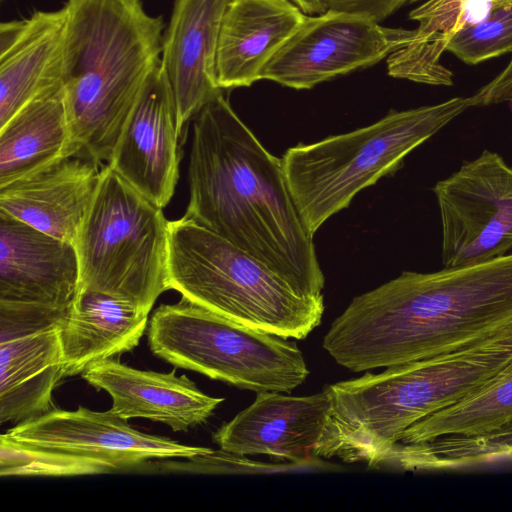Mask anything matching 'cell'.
Instances as JSON below:
<instances>
[{"mask_svg":"<svg viewBox=\"0 0 512 512\" xmlns=\"http://www.w3.org/2000/svg\"><path fill=\"white\" fill-rule=\"evenodd\" d=\"M183 216L220 235L306 295L324 298L313 236L272 155L223 93L194 116Z\"/></svg>","mask_w":512,"mask_h":512,"instance_id":"6da1fadb","label":"cell"},{"mask_svg":"<svg viewBox=\"0 0 512 512\" xmlns=\"http://www.w3.org/2000/svg\"><path fill=\"white\" fill-rule=\"evenodd\" d=\"M512 327V253L433 273L405 271L353 298L323 348L362 372L453 352Z\"/></svg>","mask_w":512,"mask_h":512,"instance_id":"7a4b0ae2","label":"cell"},{"mask_svg":"<svg viewBox=\"0 0 512 512\" xmlns=\"http://www.w3.org/2000/svg\"><path fill=\"white\" fill-rule=\"evenodd\" d=\"M63 97L77 155L99 165L114 148L149 75L165 24L142 0H66Z\"/></svg>","mask_w":512,"mask_h":512,"instance_id":"3957f363","label":"cell"},{"mask_svg":"<svg viewBox=\"0 0 512 512\" xmlns=\"http://www.w3.org/2000/svg\"><path fill=\"white\" fill-rule=\"evenodd\" d=\"M512 364V327L453 352L326 386L319 457L375 468L411 425L477 392Z\"/></svg>","mask_w":512,"mask_h":512,"instance_id":"277c9868","label":"cell"},{"mask_svg":"<svg viewBox=\"0 0 512 512\" xmlns=\"http://www.w3.org/2000/svg\"><path fill=\"white\" fill-rule=\"evenodd\" d=\"M168 284L224 318L304 339L321 322L324 298L304 294L220 235L184 217L169 221Z\"/></svg>","mask_w":512,"mask_h":512,"instance_id":"5b68a950","label":"cell"},{"mask_svg":"<svg viewBox=\"0 0 512 512\" xmlns=\"http://www.w3.org/2000/svg\"><path fill=\"white\" fill-rule=\"evenodd\" d=\"M469 107L471 97H454L391 111L367 127L289 148L281 158L287 184L310 233Z\"/></svg>","mask_w":512,"mask_h":512,"instance_id":"8992f818","label":"cell"},{"mask_svg":"<svg viewBox=\"0 0 512 512\" xmlns=\"http://www.w3.org/2000/svg\"><path fill=\"white\" fill-rule=\"evenodd\" d=\"M168 224L162 208L102 166L74 243L78 286L116 295L150 313L170 290Z\"/></svg>","mask_w":512,"mask_h":512,"instance_id":"52a82bcc","label":"cell"},{"mask_svg":"<svg viewBox=\"0 0 512 512\" xmlns=\"http://www.w3.org/2000/svg\"><path fill=\"white\" fill-rule=\"evenodd\" d=\"M148 343L155 356L177 368L256 393H290L309 375L295 341L239 324L184 297L154 311Z\"/></svg>","mask_w":512,"mask_h":512,"instance_id":"ba28073f","label":"cell"},{"mask_svg":"<svg viewBox=\"0 0 512 512\" xmlns=\"http://www.w3.org/2000/svg\"><path fill=\"white\" fill-rule=\"evenodd\" d=\"M445 268L474 265L512 249V167L484 150L433 188Z\"/></svg>","mask_w":512,"mask_h":512,"instance_id":"9c48e42d","label":"cell"},{"mask_svg":"<svg viewBox=\"0 0 512 512\" xmlns=\"http://www.w3.org/2000/svg\"><path fill=\"white\" fill-rule=\"evenodd\" d=\"M413 30L390 28L358 13L327 9L307 16L261 72L270 80L296 90L354 70L366 68L405 45Z\"/></svg>","mask_w":512,"mask_h":512,"instance_id":"30bf717a","label":"cell"},{"mask_svg":"<svg viewBox=\"0 0 512 512\" xmlns=\"http://www.w3.org/2000/svg\"><path fill=\"white\" fill-rule=\"evenodd\" d=\"M6 433L24 443L100 460L113 471L136 470L157 459H187L213 451L138 431L111 409L97 412L82 406L73 411L54 408L17 423Z\"/></svg>","mask_w":512,"mask_h":512,"instance_id":"8fae6325","label":"cell"},{"mask_svg":"<svg viewBox=\"0 0 512 512\" xmlns=\"http://www.w3.org/2000/svg\"><path fill=\"white\" fill-rule=\"evenodd\" d=\"M79 284L74 244L0 211V309L64 325Z\"/></svg>","mask_w":512,"mask_h":512,"instance_id":"7c38bea8","label":"cell"},{"mask_svg":"<svg viewBox=\"0 0 512 512\" xmlns=\"http://www.w3.org/2000/svg\"><path fill=\"white\" fill-rule=\"evenodd\" d=\"M179 136L173 93L160 62L145 82L106 165L163 209L179 178Z\"/></svg>","mask_w":512,"mask_h":512,"instance_id":"4fadbf2b","label":"cell"},{"mask_svg":"<svg viewBox=\"0 0 512 512\" xmlns=\"http://www.w3.org/2000/svg\"><path fill=\"white\" fill-rule=\"evenodd\" d=\"M331 409L326 388L310 396L258 392L253 403L212 438L228 453L268 455L300 465L318 458Z\"/></svg>","mask_w":512,"mask_h":512,"instance_id":"5bb4252c","label":"cell"},{"mask_svg":"<svg viewBox=\"0 0 512 512\" xmlns=\"http://www.w3.org/2000/svg\"><path fill=\"white\" fill-rule=\"evenodd\" d=\"M62 325L40 316L0 311V423L22 422L54 409L64 377Z\"/></svg>","mask_w":512,"mask_h":512,"instance_id":"9a60e30c","label":"cell"},{"mask_svg":"<svg viewBox=\"0 0 512 512\" xmlns=\"http://www.w3.org/2000/svg\"><path fill=\"white\" fill-rule=\"evenodd\" d=\"M229 0H175L164 30L161 67L170 84L181 134L184 125L222 93L216 52Z\"/></svg>","mask_w":512,"mask_h":512,"instance_id":"2e32d148","label":"cell"},{"mask_svg":"<svg viewBox=\"0 0 512 512\" xmlns=\"http://www.w3.org/2000/svg\"><path fill=\"white\" fill-rule=\"evenodd\" d=\"M67 10L0 25V127L34 100L62 90Z\"/></svg>","mask_w":512,"mask_h":512,"instance_id":"e0dca14e","label":"cell"},{"mask_svg":"<svg viewBox=\"0 0 512 512\" xmlns=\"http://www.w3.org/2000/svg\"><path fill=\"white\" fill-rule=\"evenodd\" d=\"M97 390L112 399L114 413L124 419L144 418L187 432L205 423L224 398L211 397L187 376L140 370L116 358L91 363L81 374Z\"/></svg>","mask_w":512,"mask_h":512,"instance_id":"ac0fdd59","label":"cell"},{"mask_svg":"<svg viewBox=\"0 0 512 512\" xmlns=\"http://www.w3.org/2000/svg\"><path fill=\"white\" fill-rule=\"evenodd\" d=\"M100 166L74 155L0 186V211L74 244L96 191Z\"/></svg>","mask_w":512,"mask_h":512,"instance_id":"d6986e66","label":"cell"},{"mask_svg":"<svg viewBox=\"0 0 512 512\" xmlns=\"http://www.w3.org/2000/svg\"><path fill=\"white\" fill-rule=\"evenodd\" d=\"M307 18L291 0H229L219 31L220 89L249 87Z\"/></svg>","mask_w":512,"mask_h":512,"instance_id":"ffe728a7","label":"cell"},{"mask_svg":"<svg viewBox=\"0 0 512 512\" xmlns=\"http://www.w3.org/2000/svg\"><path fill=\"white\" fill-rule=\"evenodd\" d=\"M494 0H428L410 11L418 26L402 47L388 56L391 77L417 83L451 86L453 73L441 63L450 39L461 29L484 20Z\"/></svg>","mask_w":512,"mask_h":512,"instance_id":"44dd1931","label":"cell"},{"mask_svg":"<svg viewBox=\"0 0 512 512\" xmlns=\"http://www.w3.org/2000/svg\"><path fill=\"white\" fill-rule=\"evenodd\" d=\"M74 155L60 90L27 104L0 127V186Z\"/></svg>","mask_w":512,"mask_h":512,"instance_id":"7402d4cb","label":"cell"},{"mask_svg":"<svg viewBox=\"0 0 512 512\" xmlns=\"http://www.w3.org/2000/svg\"><path fill=\"white\" fill-rule=\"evenodd\" d=\"M511 420L512 364L477 392L411 425L397 443L482 436Z\"/></svg>","mask_w":512,"mask_h":512,"instance_id":"603a6c76","label":"cell"},{"mask_svg":"<svg viewBox=\"0 0 512 512\" xmlns=\"http://www.w3.org/2000/svg\"><path fill=\"white\" fill-rule=\"evenodd\" d=\"M114 472L106 463L0 436V474L8 476H78Z\"/></svg>","mask_w":512,"mask_h":512,"instance_id":"cb8c5ba5","label":"cell"},{"mask_svg":"<svg viewBox=\"0 0 512 512\" xmlns=\"http://www.w3.org/2000/svg\"><path fill=\"white\" fill-rule=\"evenodd\" d=\"M425 457L433 470L456 469L512 458V420L486 435L438 439L425 447Z\"/></svg>","mask_w":512,"mask_h":512,"instance_id":"d4e9b609","label":"cell"},{"mask_svg":"<svg viewBox=\"0 0 512 512\" xmlns=\"http://www.w3.org/2000/svg\"><path fill=\"white\" fill-rule=\"evenodd\" d=\"M446 51L470 65L512 52V5L496 8L484 20L458 31Z\"/></svg>","mask_w":512,"mask_h":512,"instance_id":"484cf974","label":"cell"},{"mask_svg":"<svg viewBox=\"0 0 512 512\" xmlns=\"http://www.w3.org/2000/svg\"><path fill=\"white\" fill-rule=\"evenodd\" d=\"M419 0H324L328 9L365 15L376 22Z\"/></svg>","mask_w":512,"mask_h":512,"instance_id":"4316f807","label":"cell"},{"mask_svg":"<svg viewBox=\"0 0 512 512\" xmlns=\"http://www.w3.org/2000/svg\"><path fill=\"white\" fill-rule=\"evenodd\" d=\"M471 101L472 106L512 102V58L493 80L471 96Z\"/></svg>","mask_w":512,"mask_h":512,"instance_id":"83f0119b","label":"cell"},{"mask_svg":"<svg viewBox=\"0 0 512 512\" xmlns=\"http://www.w3.org/2000/svg\"><path fill=\"white\" fill-rule=\"evenodd\" d=\"M305 14H321L328 8L324 0H292Z\"/></svg>","mask_w":512,"mask_h":512,"instance_id":"f1b7e54d","label":"cell"},{"mask_svg":"<svg viewBox=\"0 0 512 512\" xmlns=\"http://www.w3.org/2000/svg\"><path fill=\"white\" fill-rule=\"evenodd\" d=\"M495 9L512 5V0H494Z\"/></svg>","mask_w":512,"mask_h":512,"instance_id":"f546056e","label":"cell"}]
</instances>
